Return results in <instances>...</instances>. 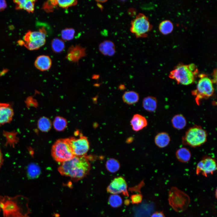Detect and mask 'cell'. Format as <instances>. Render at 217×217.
<instances>
[{"label": "cell", "mask_w": 217, "mask_h": 217, "mask_svg": "<svg viewBox=\"0 0 217 217\" xmlns=\"http://www.w3.org/2000/svg\"><path fill=\"white\" fill-rule=\"evenodd\" d=\"M90 164L85 156H75L61 163L58 171L62 175L69 177L74 181H78L86 176L90 169Z\"/></svg>", "instance_id": "6da1fadb"}, {"label": "cell", "mask_w": 217, "mask_h": 217, "mask_svg": "<svg viewBox=\"0 0 217 217\" xmlns=\"http://www.w3.org/2000/svg\"><path fill=\"white\" fill-rule=\"evenodd\" d=\"M0 208L4 217H29L28 200L22 196L11 197L0 196Z\"/></svg>", "instance_id": "7a4b0ae2"}, {"label": "cell", "mask_w": 217, "mask_h": 217, "mask_svg": "<svg viewBox=\"0 0 217 217\" xmlns=\"http://www.w3.org/2000/svg\"><path fill=\"white\" fill-rule=\"evenodd\" d=\"M198 73V70L194 64H179L170 72L169 77L178 83L186 85L194 82Z\"/></svg>", "instance_id": "3957f363"}, {"label": "cell", "mask_w": 217, "mask_h": 217, "mask_svg": "<svg viewBox=\"0 0 217 217\" xmlns=\"http://www.w3.org/2000/svg\"><path fill=\"white\" fill-rule=\"evenodd\" d=\"M208 134L200 126L195 125L190 127L182 137L184 144L192 147L200 146L207 141Z\"/></svg>", "instance_id": "277c9868"}, {"label": "cell", "mask_w": 217, "mask_h": 217, "mask_svg": "<svg viewBox=\"0 0 217 217\" xmlns=\"http://www.w3.org/2000/svg\"><path fill=\"white\" fill-rule=\"evenodd\" d=\"M169 204L176 212L185 211L190 203L189 196L185 193L175 187L169 190L168 194Z\"/></svg>", "instance_id": "5b68a950"}, {"label": "cell", "mask_w": 217, "mask_h": 217, "mask_svg": "<svg viewBox=\"0 0 217 217\" xmlns=\"http://www.w3.org/2000/svg\"><path fill=\"white\" fill-rule=\"evenodd\" d=\"M46 32L44 27L38 31H28L23 37V45L30 50H37L43 46L46 42Z\"/></svg>", "instance_id": "8992f818"}, {"label": "cell", "mask_w": 217, "mask_h": 217, "mask_svg": "<svg viewBox=\"0 0 217 217\" xmlns=\"http://www.w3.org/2000/svg\"><path fill=\"white\" fill-rule=\"evenodd\" d=\"M51 152L53 159L61 163L69 160L75 156L65 139L57 140L53 145Z\"/></svg>", "instance_id": "52a82bcc"}, {"label": "cell", "mask_w": 217, "mask_h": 217, "mask_svg": "<svg viewBox=\"0 0 217 217\" xmlns=\"http://www.w3.org/2000/svg\"><path fill=\"white\" fill-rule=\"evenodd\" d=\"M151 28L148 17L143 14L140 13L131 21L130 30L137 38H142L146 36L147 33Z\"/></svg>", "instance_id": "ba28073f"}, {"label": "cell", "mask_w": 217, "mask_h": 217, "mask_svg": "<svg viewBox=\"0 0 217 217\" xmlns=\"http://www.w3.org/2000/svg\"><path fill=\"white\" fill-rule=\"evenodd\" d=\"M200 77L196 89L192 92V94L195 96V100L198 105L201 99L211 96L214 92L212 80L205 76L202 75Z\"/></svg>", "instance_id": "9c48e42d"}, {"label": "cell", "mask_w": 217, "mask_h": 217, "mask_svg": "<svg viewBox=\"0 0 217 217\" xmlns=\"http://www.w3.org/2000/svg\"><path fill=\"white\" fill-rule=\"evenodd\" d=\"M75 156H85L89 148L87 138L83 136L78 138L73 137L65 138Z\"/></svg>", "instance_id": "30bf717a"}, {"label": "cell", "mask_w": 217, "mask_h": 217, "mask_svg": "<svg viewBox=\"0 0 217 217\" xmlns=\"http://www.w3.org/2000/svg\"><path fill=\"white\" fill-rule=\"evenodd\" d=\"M217 170L215 159L210 156L203 158L198 163L196 167V173L197 175L201 174L205 177L212 175Z\"/></svg>", "instance_id": "8fae6325"}, {"label": "cell", "mask_w": 217, "mask_h": 217, "mask_svg": "<svg viewBox=\"0 0 217 217\" xmlns=\"http://www.w3.org/2000/svg\"><path fill=\"white\" fill-rule=\"evenodd\" d=\"M127 186L124 178L122 176L115 178L107 187L108 192L112 194L122 193L124 196H129Z\"/></svg>", "instance_id": "7c38bea8"}, {"label": "cell", "mask_w": 217, "mask_h": 217, "mask_svg": "<svg viewBox=\"0 0 217 217\" xmlns=\"http://www.w3.org/2000/svg\"><path fill=\"white\" fill-rule=\"evenodd\" d=\"M86 55V49L80 45L72 46L68 49L66 58L70 61L77 62Z\"/></svg>", "instance_id": "4fadbf2b"}, {"label": "cell", "mask_w": 217, "mask_h": 217, "mask_svg": "<svg viewBox=\"0 0 217 217\" xmlns=\"http://www.w3.org/2000/svg\"><path fill=\"white\" fill-rule=\"evenodd\" d=\"M14 114L13 109L10 104L0 102V124L10 122Z\"/></svg>", "instance_id": "5bb4252c"}, {"label": "cell", "mask_w": 217, "mask_h": 217, "mask_svg": "<svg viewBox=\"0 0 217 217\" xmlns=\"http://www.w3.org/2000/svg\"><path fill=\"white\" fill-rule=\"evenodd\" d=\"M146 118L139 114L134 115L130 121V124L132 130L135 131H139L145 127L147 125Z\"/></svg>", "instance_id": "9a60e30c"}, {"label": "cell", "mask_w": 217, "mask_h": 217, "mask_svg": "<svg viewBox=\"0 0 217 217\" xmlns=\"http://www.w3.org/2000/svg\"><path fill=\"white\" fill-rule=\"evenodd\" d=\"M52 64V60L50 57L44 55L38 56L34 62L36 68L42 71L49 70L51 68Z\"/></svg>", "instance_id": "2e32d148"}, {"label": "cell", "mask_w": 217, "mask_h": 217, "mask_svg": "<svg viewBox=\"0 0 217 217\" xmlns=\"http://www.w3.org/2000/svg\"><path fill=\"white\" fill-rule=\"evenodd\" d=\"M36 1L34 0H19L13 1L15 4V8L16 9H24L29 13L33 12L35 3Z\"/></svg>", "instance_id": "e0dca14e"}, {"label": "cell", "mask_w": 217, "mask_h": 217, "mask_svg": "<svg viewBox=\"0 0 217 217\" xmlns=\"http://www.w3.org/2000/svg\"><path fill=\"white\" fill-rule=\"evenodd\" d=\"M171 141L170 137L167 132L159 133L155 136L154 142L158 147L163 148L167 147Z\"/></svg>", "instance_id": "ac0fdd59"}, {"label": "cell", "mask_w": 217, "mask_h": 217, "mask_svg": "<svg viewBox=\"0 0 217 217\" xmlns=\"http://www.w3.org/2000/svg\"><path fill=\"white\" fill-rule=\"evenodd\" d=\"M99 49L103 55L109 56L113 55L115 52L114 43L108 40L104 41L100 44Z\"/></svg>", "instance_id": "d6986e66"}, {"label": "cell", "mask_w": 217, "mask_h": 217, "mask_svg": "<svg viewBox=\"0 0 217 217\" xmlns=\"http://www.w3.org/2000/svg\"><path fill=\"white\" fill-rule=\"evenodd\" d=\"M175 156L177 159L182 163L188 162L191 159V153L190 150L185 147H181L176 152Z\"/></svg>", "instance_id": "ffe728a7"}, {"label": "cell", "mask_w": 217, "mask_h": 217, "mask_svg": "<svg viewBox=\"0 0 217 217\" xmlns=\"http://www.w3.org/2000/svg\"><path fill=\"white\" fill-rule=\"evenodd\" d=\"M142 105L146 110L149 112H154L157 108V99L153 96L146 97L143 100Z\"/></svg>", "instance_id": "44dd1931"}, {"label": "cell", "mask_w": 217, "mask_h": 217, "mask_svg": "<svg viewBox=\"0 0 217 217\" xmlns=\"http://www.w3.org/2000/svg\"><path fill=\"white\" fill-rule=\"evenodd\" d=\"M123 101L128 105H131L137 103L139 101L138 94L133 91L125 92L122 96Z\"/></svg>", "instance_id": "7402d4cb"}, {"label": "cell", "mask_w": 217, "mask_h": 217, "mask_svg": "<svg viewBox=\"0 0 217 217\" xmlns=\"http://www.w3.org/2000/svg\"><path fill=\"white\" fill-rule=\"evenodd\" d=\"M171 122L173 127L178 130L184 128L187 124L186 118L181 114L174 116L171 119Z\"/></svg>", "instance_id": "603a6c76"}, {"label": "cell", "mask_w": 217, "mask_h": 217, "mask_svg": "<svg viewBox=\"0 0 217 217\" xmlns=\"http://www.w3.org/2000/svg\"><path fill=\"white\" fill-rule=\"evenodd\" d=\"M106 170L111 173H115L118 171L120 167V164L117 159L111 158L108 159L105 164Z\"/></svg>", "instance_id": "cb8c5ba5"}, {"label": "cell", "mask_w": 217, "mask_h": 217, "mask_svg": "<svg viewBox=\"0 0 217 217\" xmlns=\"http://www.w3.org/2000/svg\"><path fill=\"white\" fill-rule=\"evenodd\" d=\"M52 124L50 120L46 117H42L38 120L37 126L41 131L44 132H47L51 128Z\"/></svg>", "instance_id": "d4e9b609"}, {"label": "cell", "mask_w": 217, "mask_h": 217, "mask_svg": "<svg viewBox=\"0 0 217 217\" xmlns=\"http://www.w3.org/2000/svg\"><path fill=\"white\" fill-rule=\"evenodd\" d=\"M53 124L54 128L56 130L58 131H63L67 126V120L63 117L57 116L55 118Z\"/></svg>", "instance_id": "484cf974"}, {"label": "cell", "mask_w": 217, "mask_h": 217, "mask_svg": "<svg viewBox=\"0 0 217 217\" xmlns=\"http://www.w3.org/2000/svg\"><path fill=\"white\" fill-rule=\"evenodd\" d=\"M51 46L52 50L56 53H59L62 52L65 47L63 41L58 38H55L52 40Z\"/></svg>", "instance_id": "4316f807"}, {"label": "cell", "mask_w": 217, "mask_h": 217, "mask_svg": "<svg viewBox=\"0 0 217 217\" xmlns=\"http://www.w3.org/2000/svg\"><path fill=\"white\" fill-rule=\"evenodd\" d=\"M173 28L172 23L169 20H165L162 22L159 26L160 31L164 34H167L171 33Z\"/></svg>", "instance_id": "83f0119b"}, {"label": "cell", "mask_w": 217, "mask_h": 217, "mask_svg": "<svg viewBox=\"0 0 217 217\" xmlns=\"http://www.w3.org/2000/svg\"><path fill=\"white\" fill-rule=\"evenodd\" d=\"M108 204L112 207L117 208L121 206L122 199L120 196L117 194H112L109 197Z\"/></svg>", "instance_id": "f1b7e54d"}, {"label": "cell", "mask_w": 217, "mask_h": 217, "mask_svg": "<svg viewBox=\"0 0 217 217\" xmlns=\"http://www.w3.org/2000/svg\"><path fill=\"white\" fill-rule=\"evenodd\" d=\"M40 169L38 165L35 164H30L28 168V175L30 178H37L40 173Z\"/></svg>", "instance_id": "f546056e"}, {"label": "cell", "mask_w": 217, "mask_h": 217, "mask_svg": "<svg viewBox=\"0 0 217 217\" xmlns=\"http://www.w3.org/2000/svg\"><path fill=\"white\" fill-rule=\"evenodd\" d=\"M75 33L74 30L72 28H67L63 30L61 33L62 39L65 41H69L73 39Z\"/></svg>", "instance_id": "4dcf8cb0"}, {"label": "cell", "mask_w": 217, "mask_h": 217, "mask_svg": "<svg viewBox=\"0 0 217 217\" xmlns=\"http://www.w3.org/2000/svg\"><path fill=\"white\" fill-rule=\"evenodd\" d=\"M57 5V0H49L44 3L42 9L47 12H52Z\"/></svg>", "instance_id": "1f68e13d"}, {"label": "cell", "mask_w": 217, "mask_h": 217, "mask_svg": "<svg viewBox=\"0 0 217 217\" xmlns=\"http://www.w3.org/2000/svg\"><path fill=\"white\" fill-rule=\"evenodd\" d=\"M57 5L60 7L67 8L70 7L75 5L77 3L75 0H57Z\"/></svg>", "instance_id": "d6a6232c"}, {"label": "cell", "mask_w": 217, "mask_h": 217, "mask_svg": "<svg viewBox=\"0 0 217 217\" xmlns=\"http://www.w3.org/2000/svg\"><path fill=\"white\" fill-rule=\"evenodd\" d=\"M143 197L140 194H135L131 195V199L133 204H137L140 203L142 200Z\"/></svg>", "instance_id": "836d02e7"}, {"label": "cell", "mask_w": 217, "mask_h": 217, "mask_svg": "<svg viewBox=\"0 0 217 217\" xmlns=\"http://www.w3.org/2000/svg\"><path fill=\"white\" fill-rule=\"evenodd\" d=\"M7 7L6 2L4 0H0V11L4 10Z\"/></svg>", "instance_id": "e575fe53"}, {"label": "cell", "mask_w": 217, "mask_h": 217, "mask_svg": "<svg viewBox=\"0 0 217 217\" xmlns=\"http://www.w3.org/2000/svg\"><path fill=\"white\" fill-rule=\"evenodd\" d=\"M151 217H165L164 214L162 212H156L153 213Z\"/></svg>", "instance_id": "d590c367"}, {"label": "cell", "mask_w": 217, "mask_h": 217, "mask_svg": "<svg viewBox=\"0 0 217 217\" xmlns=\"http://www.w3.org/2000/svg\"><path fill=\"white\" fill-rule=\"evenodd\" d=\"M216 70H215L214 72H213V80H212V81L213 83H216Z\"/></svg>", "instance_id": "8d00e7d4"}, {"label": "cell", "mask_w": 217, "mask_h": 217, "mask_svg": "<svg viewBox=\"0 0 217 217\" xmlns=\"http://www.w3.org/2000/svg\"><path fill=\"white\" fill-rule=\"evenodd\" d=\"M3 162V159L2 156V154L0 149V168L2 165Z\"/></svg>", "instance_id": "74e56055"}, {"label": "cell", "mask_w": 217, "mask_h": 217, "mask_svg": "<svg viewBox=\"0 0 217 217\" xmlns=\"http://www.w3.org/2000/svg\"><path fill=\"white\" fill-rule=\"evenodd\" d=\"M97 1V2H99L103 3V2H106V1H105H105L102 0V1Z\"/></svg>", "instance_id": "f35d334b"}, {"label": "cell", "mask_w": 217, "mask_h": 217, "mask_svg": "<svg viewBox=\"0 0 217 217\" xmlns=\"http://www.w3.org/2000/svg\"><path fill=\"white\" fill-rule=\"evenodd\" d=\"M0 209H1V208H0Z\"/></svg>", "instance_id": "ab89813d"}]
</instances>
